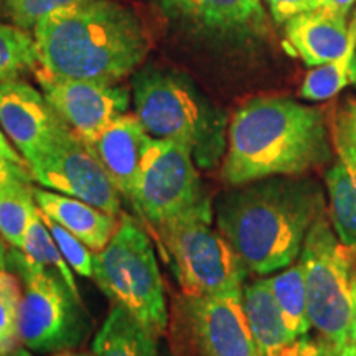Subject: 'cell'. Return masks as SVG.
<instances>
[{
	"instance_id": "4",
	"label": "cell",
	"mask_w": 356,
	"mask_h": 356,
	"mask_svg": "<svg viewBox=\"0 0 356 356\" xmlns=\"http://www.w3.org/2000/svg\"><path fill=\"white\" fill-rule=\"evenodd\" d=\"M131 88L134 114L150 137L185 144L200 170L220 163L228 147L226 113L186 74L145 66L132 74Z\"/></svg>"
},
{
	"instance_id": "20",
	"label": "cell",
	"mask_w": 356,
	"mask_h": 356,
	"mask_svg": "<svg viewBox=\"0 0 356 356\" xmlns=\"http://www.w3.org/2000/svg\"><path fill=\"white\" fill-rule=\"evenodd\" d=\"M269 282L291 335L296 340L309 335L312 325L309 318V300H307L305 269L300 257L279 274L269 277Z\"/></svg>"
},
{
	"instance_id": "34",
	"label": "cell",
	"mask_w": 356,
	"mask_h": 356,
	"mask_svg": "<svg viewBox=\"0 0 356 356\" xmlns=\"http://www.w3.org/2000/svg\"><path fill=\"white\" fill-rule=\"evenodd\" d=\"M8 244L0 238V269H7V257H8Z\"/></svg>"
},
{
	"instance_id": "39",
	"label": "cell",
	"mask_w": 356,
	"mask_h": 356,
	"mask_svg": "<svg viewBox=\"0 0 356 356\" xmlns=\"http://www.w3.org/2000/svg\"><path fill=\"white\" fill-rule=\"evenodd\" d=\"M79 356H92V353H91V355H88V353H81Z\"/></svg>"
},
{
	"instance_id": "28",
	"label": "cell",
	"mask_w": 356,
	"mask_h": 356,
	"mask_svg": "<svg viewBox=\"0 0 356 356\" xmlns=\"http://www.w3.org/2000/svg\"><path fill=\"white\" fill-rule=\"evenodd\" d=\"M43 220L71 269L83 277H92V274H95V252L61 225L47 216H43Z\"/></svg>"
},
{
	"instance_id": "7",
	"label": "cell",
	"mask_w": 356,
	"mask_h": 356,
	"mask_svg": "<svg viewBox=\"0 0 356 356\" xmlns=\"http://www.w3.org/2000/svg\"><path fill=\"white\" fill-rule=\"evenodd\" d=\"M92 279L113 304L124 307L159 337L165 335L170 310L157 252L136 218L122 215L108 246L95 252Z\"/></svg>"
},
{
	"instance_id": "11",
	"label": "cell",
	"mask_w": 356,
	"mask_h": 356,
	"mask_svg": "<svg viewBox=\"0 0 356 356\" xmlns=\"http://www.w3.org/2000/svg\"><path fill=\"white\" fill-rule=\"evenodd\" d=\"M42 188L83 200L111 215H122V195L86 142L66 127L50 149L30 165Z\"/></svg>"
},
{
	"instance_id": "2",
	"label": "cell",
	"mask_w": 356,
	"mask_h": 356,
	"mask_svg": "<svg viewBox=\"0 0 356 356\" xmlns=\"http://www.w3.org/2000/svg\"><path fill=\"white\" fill-rule=\"evenodd\" d=\"M333 142L320 109L289 97H256L228 126L221 177L229 186L302 175L332 160Z\"/></svg>"
},
{
	"instance_id": "18",
	"label": "cell",
	"mask_w": 356,
	"mask_h": 356,
	"mask_svg": "<svg viewBox=\"0 0 356 356\" xmlns=\"http://www.w3.org/2000/svg\"><path fill=\"white\" fill-rule=\"evenodd\" d=\"M243 309L261 356H277L296 341L287 330L269 279L244 284Z\"/></svg>"
},
{
	"instance_id": "1",
	"label": "cell",
	"mask_w": 356,
	"mask_h": 356,
	"mask_svg": "<svg viewBox=\"0 0 356 356\" xmlns=\"http://www.w3.org/2000/svg\"><path fill=\"white\" fill-rule=\"evenodd\" d=\"M213 210L218 231L248 270L270 274L299 259L312 222L327 204L315 180L280 175L233 186Z\"/></svg>"
},
{
	"instance_id": "36",
	"label": "cell",
	"mask_w": 356,
	"mask_h": 356,
	"mask_svg": "<svg viewBox=\"0 0 356 356\" xmlns=\"http://www.w3.org/2000/svg\"><path fill=\"white\" fill-rule=\"evenodd\" d=\"M8 356H33V355H32V351L26 350L25 346H22L20 350H17L15 353H12V355H8Z\"/></svg>"
},
{
	"instance_id": "22",
	"label": "cell",
	"mask_w": 356,
	"mask_h": 356,
	"mask_svg": "<svg viewBox=\"0 0 356 356\" xmlns=\"http://www.w3.org/2000/svg\"><path fill=\"white\" fill-rule=\"evenodd\" d=\"M325 184L330 195L328 216L332 226L337 238L356 262V188L340 160L328 168Z\"/></svg>"
},
{
	"instance_id": "19",
	"label": "cell",
	"mask_w": 356,
	"mask_h": 356,
	"mask_svg": "<svg viewBox=\"0 0 356 356\" xmlns=\"http://www.w3.org/2000/svg\"><path fill=\"white\" fill-rule=\"evenodd\" d=\"M157 333L113 304L91 345L92 356H167Z\"/></svg>"
},
{
	"instance_id": "6",
	"label": "cell",
	"mask_w": 356,
	"mask_h": 356,
	"mask_svg": "<svg viewBox=\"0 0 356 356\" xmlns=\"http://www.w3.org/2000/svg\"><path fill=\"white\" fill-rule=\"evenodd\" d=\"M7 269L22 280L19 330L22 345L37 355L73 351L91 333V320L81 297L58 270L8 248Z\"/></svg>"
},
{
	"instance_id": "14",
	"label": "cell",
	"mask_w": 356,
	"mask_h": 356,
	"mask_svg": "<svg viewBox=\"0 0 356 356\" xmlns=\"http://www.w3.org/2000/svg\"><path fill=\"white\" fill-rule=\"evenodd\" d=\"M68 127L42 91L22 79L0 81V129L33 165Z\"/></svg>"
},
{
	"instance_id": "29",
	"label": "cell",
	"mask_w": 356,
	"mask_h": 356,
	"mask_svg": "<svg viewBox=\"0 0 356 356\" xmlns=\"http://www.w3.org/2000/svg\"><path fill=\"white\" fill-rule=\"evenodd\" d=\"M330 136L338 159L356 188V131L343 106H338L332 119Z\"/></svg>"
},
{
	"instance_id": "21",
	"label": "cell",
	"mask_w": 356,
	"mask_h": 356,
	"mask_svg": "<svg viewBox=\"0 0 356 356\" xmlns=\"http://www.w3.org/2000/svg\"><path fill=\"white\" fill-rule=\"evenodd\" d=\"M35 181L13 178L0 184V238L20 249L26 226L38 211Z\"/></svg>"
},
{
	"instance_id": "8",
	"label": "cell",
	"mask_w": 356,
	"mask_h": 356,
	"mask_svg": "<svg viewBox=\"0 0 356 356\" xmlns=\"http://www.w3.org/2000/svg\"><path fill=\"white\" fill-rule=\"evenodd\" d=\"M310 325L340 353L356 338V262L327 210L312 222L300 252Z\"/></svg>"
},
{
	"instance_id": "30",
	"label": "cell",
	"mask_w": 356,
	"mask_h": 356,
	"mask_svg": "<svg viewBox=\"0 0 356 356\" xmlns=\"http://www.w3.org/2000/svg\"><path fill=\"white\" fill-rule=\"evenodd\" d=\"M270 17L277 24H286L300 13L317 10L323 7V0H262Z\"/></svg>"
},
{
	"instance_id": "32",
	"label": "cell",
	"mask_w": 356,
	"mask_h": 356,
	"mask_svg": "<svg viewBox=\"0 0 356 356\" xmlns=\"http://www.w3.org/2000/svg\"><path fill=\"white\" fill-rule=\"evenodd\" d=\"M356 3V0H323V7L325 10L335 12L338 15L348 17V13L351 12V8Z\"/></svg>"
},
{
	"instance_id": "13",
	"label": "cell",
	"mask_w": 356,
	"mask_h": 356,
	"mask_svg": "<svg viewBox=\"0 0 356 356\" xmlns=\"http://www.w3.org/2000/svg\"><path fill=\"white\" fill-rule=\"evenodd\" d=\"M35 76L51 108L88 145L131 106L132 92L118 83L56 76L43 68Z\"/></svg>"
},
{
	"instance_id": "31",
	"label": "cell",
	"mask_w": 356,
	"mask_h": 356,
	"mask_svg": "<svg viewBox=\"0 0 356 356\" xmlns=\"http://www.w3.org/2000/svg\"><path fill=\"white\" fill-rule=\"evenodd\" d=\"M13 178H22V180H32V172L26 165L25 159L20 155H10L0 150V184L13 180Z\"/></svg>"
},
{
	"instance_id": "33",
	"label": "cell",
	"mask_w": 356,
	"mask_h": 356,
	"mask_svg": "<svg viewBox=\"0 0 356 356\" xmlns=\"http://www.w3.org/2000/svg\"><path fill=\"white\" fill-rule=\"evenodd\" d=\"M341 106H343L346 114L350 115L351 122H353L355 131H356V99H353V97H348V99H345L343 102H341Z\"/></svg>"
},
{
	"instance_id": "15",
	"label": "cell",
	"mask_w": 356,
	"mask_h": 356,
	"mask_svg": "<svg viewBox=\"0 0 356 356\" xmlns=\"http://www.w3.org/2000/svg\"><path fill=\"white\" fill-rule=\"evenodd\" d=\"M150 136L136 114H124L111 122L89 144L102 167L106 168L115 188L132 204L136 197L142 162Z\"/></svg>"
},
{
	"instance_id": "5",
	"label": "cell",
	"mask_w": 356,
	"mask_h": 356,
	"mask_svg": "<svg viewBox=\"0 0 356 356\" xmlns=\"http://www.w3.org/2000/svg\"><path fill=\"white\" fill-rule=\"evenodd\" d=\"M210 202L152 231L186 296H243L248 267L218 228Z\"/></svg>"
},
{
	"instance_id": "38",
	"label": "cell",
	"mask_w": 356,
	"mask_h": 356,
	"mask_svg": "<svg viewBox=\"0 0 356 356\" xmlns=\"http://www.w3.org/2000/svg\"><path fill=\"white\" fill-rule=\"evenodd\" d=\"M350 26H351V30H353L355 38H356V10L353 13V19H351V22H350Z\"/></svg>"
},
{
	"instance_id": "12",
	"label": "cell",
	"mask_w": 356,
	"mask_h": 356,
	"mask_svg": "<svg viewBox=\"0 0 356 356\" xmlns=\"http://www.w3.org/2000/svg\"><path fill=\"white\" fill-rule=\"evenodd\" d=\"M181 33L216 47H246L269 35L262 0H155Z\"/></svg>"
},
{
	"instance_id": "37",
	"label": "cell",
	"mask_w": 356,
	"mask_h": 356,
	"mask_svg": "<svg viewBox=\"0 0 356 356\" xmlns=\"http://www.w3.org/2000/svg\"><path fill=\"white\" fill-rule=\"evenodd\" d=\"M47 356H79V355L74 353V351H61V353H53Z\"/></svg>"
},
{
	"instance_id": "23",
	"label": "cell",
	"mask_w": 356,
	"mask_h": 356,
	"mask_svg": "<svg viewBox=\"0 0 356 356\" xmlns=\"http://www.w3.org/2000/svg\"><path fill=\"white\" fill-rule=\"evenodd\" d=\"M348 84H356V38L351 26L346 51L337 60L309 71L299 95L307 101H325L337 96Z\"/></svg>"
},
{
	"instance_id": "16",
	"label": "cell",
	"mask_w": 356,
	"mask_h": 356,
	"mask_svg": "<svg viewBox=\"0 0 356 356\" xmlns=\"http://www.w3.org/2000/svg\"><path fill=\"white\" fill-rule=\"evenodd\" d=\"M286 42L307 66L325 65L346 51L350 43L348 17L317 8L284 24Z\"/></svg>"
},
{
	"instance_id": "17",
	"label": "cell",
	"mask_w": 356,
	"mask_h": 356,
	"mask_svg": "<svg viewBox=\"0 0 356 356\" xmlns=\"http://www.w3.org/2000/svg\"><path fill=\"white\" fill-rule=\"evenodd\" d=\"M35 200L43 216L68 229L92 252H101L118 231V216L83 200L47 188H35Z\"/></svg>"
},
{
	"instance_id": "35",
	"label": "cell",
	"mask_w": 356,
	"mask_h": 356,
	"mask_svg": "<svg viewBox=\"0 0 356 356\" xmlns=\"http://www.w3.org/2000/svg\"><path fill=\"white\" fill-rule=\"evenodd\" d=\"M338 356H356V338L350 345H346L345 348L338 353Z\"/></svg>"
},
{
	"instance_id": "27",
	"label": "cell",
	"mask_w": 356,
	"mask_h": 356,
	"mask_svg": "<svg viewBox=\"0 0 356 356\" xmlns=\"http://www.w3.org/2000/svg\"><path fill=\"white\" fill-rule=\"evenodd\" d=\"M83 2L88 0H0V20L29 32L53 12Z\"/></svg>"
},
{
	"instance_id": "3",
	"label": "cell",
	"mask_w": 356,
	"mask_h": 356,
	"mask_svg": "<svg viewBox=\"0 0 356 356\" xmlns=\"http://www.w3.org/2000/svg\"><path fill=\"white\" fill-rule=\"evenodd\" d=\"M38 66L56 76L119 83L149 53L139 17L115 0H88L53 12L33 29Z\"/></svg>"
},
{
	"instance_id": "24",
	"label": "cell",
	"mask_w": 356,
	"mask_h": 356,
	"mask_svg": "<svg viewBox=\"0 0 356 356\" xmlns=\"http://www.w3.org/2000/svg\"><path fill=\"white\" fill-rule=\"evenodd\" d=\"M38 50L33 35L0 20V81L17 79L37 70Z\"/></svg>"
},
{
	"instance_id": "9",
	"label": "cell",
	"mask_w": 356,
	"mask_h": 356,
	"mask_svg": "<svg viewBox=\"0 0 356 356\" xmlns=\"http://www.w3.org/2000/svg\"><path fill=\"white\" fill-rule=\"evenodd\" d=\"M178 356H261L243 309V296H186L168 322Z\"/></svg>"
},
{
	"instance_id": "26",
	"label": "cell",
	"mask_w": 356,
	"mask_h": 356,
	"mask_svg": "<svg viewBox=\"0 0 356 356\" xmlns=\"http://www.w3.org/2000/svg\"><path fill=\"white\" fill-rule=\"evenodd\" d=\"M22 280L8 269H0V356H8L22 348L19 312Z\"/></svg>"
},
{
	"instance_id": "25",
	"label": "cell",
	"mask_w": 356,
	"mask_h": 356,
	"mask_svg": "<svg viewBox=\"0 0 356 356\" xmlns=\"http://www.w3.org/2000/svg\"><path fill=\"white\" fill-rule=\"evenodd\" d=\"M20 251L32 259L37 264H42L44 267H51L63 275V279L70 284L71 289L78 292L76 280H74L73 269L65 261L63 254H61L60 248L53 238V234L48 229L47 222H44L42 211H37L30 220L29 226H26L24 241H22Z\"/></svg>"
},
{
	"instance_id": "10",
	"label": "cell",
	"mask_w": 356,
	"mask_h": 356,
	"mask_svg": "<svg viewBox=\"0 0 356 356\" xmlns=\"http://www.w3.org/2000/svg\"><path fill=\"white\" fill-rule=\"evenodd\" d=\"M210 202L193 155L185 144L150 137L132 207L155 231Z\"/></svg>"
}]
</instances>
